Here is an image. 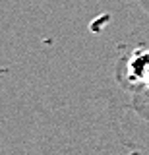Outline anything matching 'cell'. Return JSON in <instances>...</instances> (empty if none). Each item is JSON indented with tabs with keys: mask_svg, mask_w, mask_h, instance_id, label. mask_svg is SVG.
<instances>
[{
	"mask_svg": "<svg viewBox=\"0 0 149 155\" xmlns=\"http://www.w3.org/2000/svg\"><path fill=\"white\" fill-rule=\"evenodd\" d=\"M143 84H145V85H149V72H147V76H145V80H143Z\"/></svg>",
	"mask_w": 149,
	"mask_h": 155,
	"instance_id": "2",
	"label": "cell"
},
{
	"mask_svg": "<svg viewBox=\"0 0 149 155\" xmlns=\"http://www.w3.org/2000/svg\"><path fill=\"white\" fill-rule=\"evenodd\" d=\"M149 72V51H136L128 60V76L136 81H143Z\"/></svg>",
	"mask_w": 149,
	"mask_h": 155,
	"instance_id": "1",
	"label": "cell"
}]
</instances>
